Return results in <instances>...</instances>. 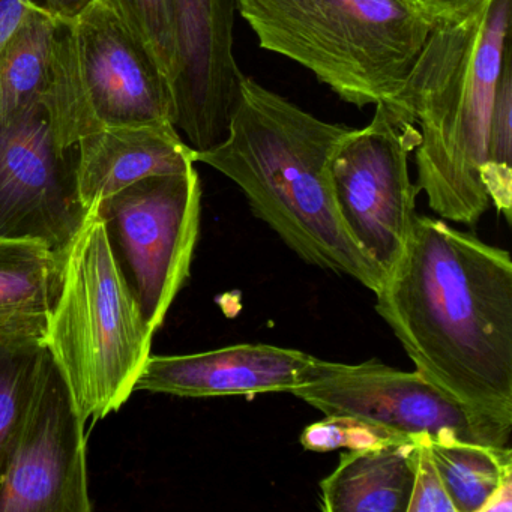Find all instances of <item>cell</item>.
I'll use <instances>...</instances> for the list:
<instances>
[{
	"label": "cell",
	"instance_id": "26",
	"mask_svg": "<svg viewBox=\"0 0 512 512\" xmlns=\"http://www.w3.org/2000/svg\"><path fill=\"white\" fill-rule=\"evenodd\" d=\"M92 0H46L47 8L62 19L79 16Z\"/></svg>",
	"mask_w": 512,
	"mask_h": 512
},
{
	"label": "cell",
	"instance_id": "6",
	"mask_svg": "<svg viewBox=\"0 0 512 512\" xmlns=\"http://www.w3.org/2000/svg\"><path fill=\"white\" fill-rule=\"evenodd\" d=\"M95 209L149 326L157 332L190 275L199 238L202 184L196 167L140 179Z\"/></svg>",
	"mask_w": 512,
	"mask_h": 512
},
{
	"label": "cell",
	"instance_id": "2",
	"mask_svg": "<svg viewBox=\"0 0 512 512\" xmlns=\"http://www.w3.org/2000/svg\"><path fill=\"white\" fill-rule=\"evenodd\" d=\"M355 128L323 121L242 76L223 139L194 161L238 185L251 211L310 265L376 293L382 269L361 250L338 211L332 160Z\"/></svg>",
	"mask_w": 512,
	"mask_h": 512
},
{
	"label": "cell",
	"instance_id": "3",
	"mask_svg": "<svg viewBox=\"0 0 512 512\" xmlns=\"http://www.w3.org/2000/svg\"><path fill=\"white\" fill-rule=\"evenodd\" d=\"M512 0H476L431 28L410 71L404 109L421 134L416 188L445 220L475 226L491 205L481 173L503 65L511 58Z\"/></svg>",
	"mask_w": 512,
	"mask_h": 512
},
{
	"label": "cell",
	"instance_id": "16",
	"mask_svg": "<svg viewBox=\"0 0 512 512\" xmlns=\"http://www.w3.org/2000/svg\"><path fill=\"white\" fill-rule=\"evenodd\" d=\"M415 442L341 454L337 469L320 482L326 512H407L412 494Z\"/></svg>",
	"mask_w": 512,
	"mask_h": 512
},
{
	"label": "cell",
	"instance_id": "19",
	"mask_svg": "<svg viewBox=\"0 0 512 512\" xmlns=\"http://www.w3.org/2000/svg\"><path fill=\"white\" fill-rule=\"evenodd\" d=\"M46 355V332L0 328V470Z\"/></svg>",
	"mask_w": 512,
	"mask_h": 512
},
{
	"label": "cell",
	"instance_id": "25",
	"mask_svg": "<svg viewBox=\"0 0 512 512\" xmlns=\"http://www.w3.org/2000/svg\"><path fill=\"white\" fill-rule=\"evenodd\" d=\"M31 4L46 5V0H0V49L16 31Z\"/></svg>",
	"mask_w": 512,
	"mask_h": 512
},
{
	"label": "cell",
	"instance_id": "4",
	"mask_svg": "<svg viewBox=\"0 0 512 512\" xmlns=\"http://www.w3.org/2000/svg\"><path fill=\"white\" fill-rule=\"evenodd\" d=\"M238 13L263 50L301 65L344 103L385 104L409 119L404 89L433 25L404 0H238Z\"/></svg>",
	"mask_w": 512,
	"mask_h": 512
},
{
	"label": "cell",
	"instance_id": "9",
	"mask_svg": "<svg viewBox=\"0 0 512 512\" xmlns=\"http://www.w3.org/2000/svg\"><path fill=\"white\" fill-rule=\"evenodd\" d=\"M70 53L80 139L103 128L175 125L166 76L107 2L92 0L70 19Z\"/></svg>",
	"mask_w": 512,
	"mask_h": 512
},
{
	"label": "cell",
	"instance_id": "7",
	"mask_svg": "<svg viewBox=\"0 0 512 512\" xmlns=\"http://www.w3.org/2000/svg\"><path fill=\"white\" fill-rule=\"evenodd\" d=\"M374 109L371 121L344 140L331 172L347 230L386 275L400 259L416 217L419 191L409 160L421 134L385 104Z\"/></svg>",
	"mask_w": 512,
	"mask_h": 512
},
{
	"label": "cell",
	"instance_id": "13",
	"mask_svg": "<svg viewBox=\"0 0 512 512\" xmlns=\"http://www.w3.org/2000/svg\"><path fill=\"white\" fill-rule=\"evenodd\" d=\"M319 358L271 344H236L191 355L149 356L134 391L178 397L290 392L310 382Z\"/></svg>",
	"mask_w": 512,
	"mask_h": 512
},
{
	"label": "cell",
	"instance_id": "12",
	"mask_svg": "<svg viewBox=\"0 0 512 512\" xmlns=\"http://www.w3.org/2000/svg\"><path fill=\"white\" fill-rule=\"evenodd\" d=\"M170 4L178 44L175 125L194 151H205L226 134L244 76L233 52L238 0Z\"/></svg>",
	"mask_w": 512,
	"mask_h": 512
},
{
	"label": "cell",
	"instance_id": "20",
	"mask_svg": "<svg viewBox=\"0 0 512 512\" xmlns=\"http://www.w3.org/2000/svg\"><path fill=\"white\" fill-rule=\"evenodd\" d=\"M491 205L511 220L512 209V68L503 65L496 104L488 130L487 152L481 173Z\"/></svg>",
	"mask_w": 512,
	"mask_h": 512
},
{
	"label": "cell",
	"instance_id": "10",
	"mask_svg": "<svg viewBox=\"0 0 512 512\" xmlns=\"http://www.w3.org/2000/svg\"><path fill=\"white\" fill-rule=\"evenodd\" d=\"M86 422L49 349L0 470V512H89Z\"/></svg>",
	"mask_w": 512,
	"mask_h": 512
},
{
	"label": "cell",
	"instance_id": "17",
	"mask_svg": "<svg viewBox=\"0 0 512 512\" xmlns=\"http://www.w3.org/2000/svg\"><path fill=\"white\" fill-rule=\"evenodd\" d=\"M64 253L0 236V328L46 332L62 286Z\"/></svg>",
	"mask_w": 512,
	"mask_h": 512
},
{
	"label": "cell",
	"instance_id": "5",
	"mask_svg": "<svg viewBox=\"0 0 512 512\" xmlns=\"http://www.w3.org/2000/svg\"><path fill=\"white\" fill-rule=\"evenodd\" d=\"M154 334L92 208L65 250L61 292L46 329L47 349L83 421L106 418L136 392Z\"/></svg>",
	"mask_w": 512,
	"mask_h": 512
},
{
	"label": "cell",
	"instance_id": "11",
	"mask_svg": "<svg viewBox=\"0 0 512 512\" xmlns=\"http://www.w3.org/2000/svg\"><path fill=\"white\" fill-rule=\"evenodd\" d=\"M88 211L77 182V143L65 142L46 104L0 125V236L65 253Z\"/></svg>",
	"mask_w": 512,
	"mask_h": 512
},
{
	"label": "cell",
	"instance_id": "24",
	"mask_svg": "<svg viewBox=\"0 0 512 512\" xmlns=\"http://www.w3.org/2000/svg\"><path fill=\"white\" fill-rule=\"evenodd\" d=\"M409 7L418 11L431 25L452 20L469 10L476 0H404Z\"/></svg>",
	"mask_w": 512,
	"mask_h": 512
},
{
	"label": "cell",
	"instance_id": "23",
	"mask_svg": "<svg viewBox=\"0 0 512 512\" xmlns=\"http://www.w3.org/2000/svg\"><path fill=\"white\" fill-rule=\"evenodd\" d=\"M413 470L415 476L407 512H455L439 470L434 464L428 439H418L415 442Z\"/></svg>",
	"mask_w": 512,
	"mask_h": 512
},
{
	"label": "cell",
	"instance_id": "15",
	"mask_svg": "<svg viewBox=\"0 0 512 512\" xmlns=\"http://www.w3.org/2000/svg\"><path fill=\"white\" fill-rule=\"evenodd\" d=\"M196 167L175 125L103 128L77 142V182L86 211L149 176Z\"/></svg>",
	"mask_w": 512,
	"mask_h": 512
},
{
	"label": "cell",
	"instance_id": "21",
	"mask_svg": "<svg viewBox=\"0 0 512 512\" xmlns=\"http://www.w3.org/2000/svg\"><path fill=\"white\" fill-rule=\"evenodd\" d=\"M148 47L170 88L178 79V44L170 0H104Z\"/></svg>",
	"mask_w": 512,
	"mask_h": 512
},
{
	"label": "cell",
	"instance_id": "22",
	"mask_svg": "<svg viewBox=\"0 0 512 512\" xmlns=\"http://www.w3.org/2000/svg\"><path fill=\"white\" fill-rule=\"evenodd\" d=\"M406 442L416 440L386 430L373 422L350 416H326L323 421L308 425L301 434L302 446L313 452H329L343 448L358 451Z\"/></svg>",
	"mask_w": 512,
	"mask_h": 512
},
{
	"label": "cell",
	"instance_id": "18",
	"mask_svg": "<svg viewBox=\"0 0 512 512\" xmlns=\"http://www.w3.org/2000/svg\"><path fill=\"white\" fill-rule=\"evenodd\" d=\"M430 451L455 512L512 509V451L508 446L449 440Z\"/></svg>",
	"mask_w": 512,
	"mask_h": 512
},
{
	"label": "cell",
	"instance_id": "1",
	"mask_svg": "<svg viewBox=\"0 0 512 512\" xmlns=\"http://www.w3.org/2000/svg\"><path fill=\"white\" fill-rule=\"evenodd\" d=\"M376 310L416 371L512 428V260L472 233L416 215Z\"/></svg>",
	"mask_w": 512,
	"mask_h": 512
},
{
	"label": "cell",
	"instance_id": "8",
	"mask_svg": "<svg viewBox=\"0 0 512 512\" xmlns=\"http://www.w3.org/2000/svg\"><path fill=\"white\" fill-rule=\"evenodd\" d=\"M325 416L373 422L412 440L508 445L511 430L473 412L419 371L379 362L349 365L319 359L310 382L292 392Z\"/></svg>",
	"mask_w": 512,
	"mask_h": 512
},
{
	"label": "cell",
	"instance_id": "14",
	"mask_svg": "<svg viewBox=\"0 0 512 512\" xmlns=\"http://www.w3.org/2000/svg\"><path fill=\"white\" fill-rule=\"evenodd\" d=\"M70 19L43 4L26 8L0 49V125L35 103L62 115L71 100Z\"/></svg>",
	"mask_w": 512,
	"mask_h": 512
}]
</instances>
